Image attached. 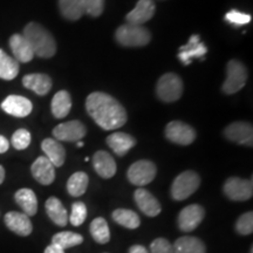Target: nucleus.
<instances>
[{
	"instance_id": "f257e3e1",
	"label": "nucleus",
	"mask_w": 253,
	"mask_h": 253,
	"mask_svg": "<svg viewBox=\"0 0 253 253\" xmlns=\"http://www.w3.org/2000/svg\"><path fill=\"white\" fill-rule=\"evenodd\" d=\"M86 109L90 118L103 130H115L126 122V112L122 104L102 91L88 95Z\"/></svg>"
},
{
	"instance_id": "f03ea898",
	"label": "nucleus",
	"mask_w": 253,
	"mask_h": 253,
	"mask_svg": "<svg viewBox=\"0 0 253 253\" xmlns=\"http://www.w3.org/2000/svg\"><path fill=\"white\" fill-rule=\"evenodd\" d=\"M23 36L31 45L34 55L43 59H49L55 55V39L42 25L38 23L27 24L26 27L24 28Z\"/></svg>"
},
{
	"instance_id": "7ed1b4c3",
	"label": "nucleus",
	"mask_w": 253,
	"mask_h": 253,
	"mask_svg": "<svg viewBox=\"0 0 253 253\" xmlns=\"http://www.w3.org/2000/svg\"><path fill=\"white\" fill-rule=\"evenodd\" d=\"M115 39L125 47H143L150 42L151 34L143 26L126 23L116 30Z\"/></svg>"
},
{
	"instance_id": "20e7f679",
	"label": "nucleus",
	"mask_w": 253,
	"mask_h": 253,
	"mask_svg": "<svg viewBox=\"0 0 253 253\" xmlns=\"http://www.w3.org/2000/svg\"><path fill=\"white\" fill-rule=\"evenodd\" d=\"M248 69L238 60H230L226 65V79L221 90L227 95L236 94L245 86L248 81Z\"/></svg>"
},
{
	"instance_id": "39448f33",
	"label": "nucleus",
	"mask_w": 253,
	"mask_h": 253,
	"mask_svg": "<svg viewBox=\"0 0 253 253\" xmlns=\"http://www.w3.org/2000/svg\"><path fill=\"white\" fill-rule=\"evenodd\" d=\"M156 94L163 102L171 103L181 99L183 94V81L177 74L167 73L157 82Z\"/></svg>"
},
{
	"instance_id": "423d86ee",
	"label": "nucleus",
	"mask_w": 253,
	"mask_h": 253,
	"mask_svg": "<svg viewBox=\"0 0 253 253\" xmlns=\"http://www.w3.org/2000/svg\"><path fill=\"white\" fill-rule=\"evenodd\" d=\"M201 177L195 171H184L176 177L171 185V197L175 201H184L197 191Z\"/></svg>"
},
{
	"instance_id": "0eeeda50",
	"label": "nucleus",
	"mask_w": 253,
	"mask_h": 253,
	"mask_svg": "<svg viewBox=\"0 0 253 253\" xmlns=\"http://www.w3.org/2000/svg\"><path fill=\"white\" fill-rule=\"evenodd\" d=\"M156 172V166L151 161L141 160L135 162L134 164H131L126 176H128L129 182L131 184L137 186H144L154 181Z\"/></svg>"
},
{
	"instance_id": "6e6552de",
	"label": "nucleus",
	"mask_w": 253,
	"mask_h": 253,
	"mask_svg": "<svg viewBox=\"0 0 253 253\" xmlns=\"http://www.w3.org/2000/svg\"><path fill=\"white\" fill-rule=\"evenodd\" d=\"M224 192L231 201H249L253 195L252 179L248 181V179L239 178V177H230L224 184Z\"/></svg>"
},
{
	"instance_id": "1a4fd4ad",
	"label": "nucleus",
	"mask_w": 253,
	"mask_h": 253,
	"mask_svg": "<svg viewBox=\"0 0 253 253\" xmlns=\"http://www.w3.org/2000/svg\"><path fill=\"white\" fill-rule=\"evenodd\" d=\"M167 138L172 143L189 145L196 140V131L191 126L181 121H172L166 128Z\"/></svg>"
},
{
	"instance_id": "9d476101",
	"label": "nucleus",
	"mask_w": 253,
	"mask_h": 253,
	"mask_svg": "<svg viewBox=\"0 0 253 253\" xmlns=\"http://www.w3.org/2000/svg\"><path fill=\"white\" fill-rule=\"evenodd\" d=\"M87 129L80 121H69L61 123L53 129V136L56 141L65 142H79L86 135Z\"/></svg>"
},
{
	"instance_id": "9b49d317",
	"label": "nucleus",
	"mask_w": 253,
	"mask_h": 253,
	"mask_svg": "<svg viewBox=\"0 0 253 253\" xmlns=\"http://www.w3.org/2000/svg\"><path fill=\"white\" fill-rule=\"evenodd\" d=\"M205 211L198 204H191L185 207L178 214V226L183 232H191L197 229L204 219Z\"/></svg>"
},
{
	"instance_id": "f8f14e48",
	"label": "nucleus",
	"mask_w": 253,
	"mask_h": 253,
	"mask_svg": "<svg viewBox=\"0 0 253 253\" xmlns=\"http://www.w3.org/2000/svg\"><path fill=\"white\" fill-rule=\"evenodd\" d=\"M208 53L207 46L201 41V38L197 34L190 37V39L185 45L179 47L178 59L183 65L188 66L194 59L204 58Z\"/></svg>"
},
{
	"instance_id": "ddd939ff",
	"label": "nucleus",
	"mask_w": 253,
	"mask_h": 253,
	"mask_svg": "<svg viewBox=\"0 0 253 253\" xmlns=\"http://www.w3.org/2000/svg\"><path fill=\"white\" fill-rule=\"evenodd\" d=\"M224 135L229 141L238 144H244L252 147L253 144V128L251 123L233 122L224 130Z\"/></svg>"
},
{
	"instance_id": "4468645a",
	"label": "nucleus",
	"mask_w": 253,
	"mask_h": 253,
	"mask_svg": "<svg viewBox=\"0 0 253 253\" xmlns=\"http://www.w3.org/2000/svg\"><path fill=\"white\" fill-rule=\"evenodd\" d=\"M1 109L14 118H26L32 113L33 104L30 100L20 95H9L2 101Z\"/></svg>"
},
{
	"instance_id": "2eb2a0df",
	"label": "nucleus",
	"mask_w": 253,
	"mask_h": 253,
	"mask_svg": "<svg viewBox=\"0 0 253 253\" xmlns=\"http://www.w3.org/2000/svg\"><path fill=\"white\" fill-rule=\"evenodd\" d=\"M155 12L156 5L154 0H138L135 8L126 15V23L142 26L154 17Z\"/></svg>"
},
{
	"instance_id": "dca6fc26",
	"label": "nucleus",
	"mask_w": 253,
	"mask_h": 253,
	"mask_svg": "<svg viewBox=\"0 0 253 253\" xmlns=\"http://www.w3.org/2000/svg\"><path fill=\"white\" fill-rule=\"evenodd\" d=\"M32 175L40 184L49 185L55 179V167L46 156L38 157L31 167Z\"/></svg>"
},
{
	"instance_id": "f3484780",
	"label": "nucleus",
	"mask_w": 253,
	"mask_h": 253,
	"mask_svg": "<svg viewBox=\"0 0 253 253\" xmlns=\"http://www.w3.org/2000/svg\"><path fill=\"white\" fill-rule=\"evenodd\" d=\"M134 199L138 209L148 217H156L161 213L160 202L150 194L148 190L143 188L137 189L134 194Z\"/></svg>"
},
{
	"instance_id": "a211bd4d",
	"label": "nucleus",
	"mask_w": 253,
	"mask_h": 253,
	"mask_svg": "<svg viewBox=\"0 0 253 253\" xmlns=\"http://www.w3.org/2000/svg\"><path fill=\"white\" fill-rule=\"evenodd\" d=\"M5 224L9 230L23 237L30 236L33 230L30 217L24 212H17V211H11L5 214Z\"/></svg>"
},
{
	"instance_id": "6ab92c4d",
	"label": "nucleus",
	"mask_w": 253,
	"mask_h": 253,
	"mask_svg": "<svg viewBox=\"0 0 253 253\" xmlns=\"http://www.w3.org/2000/svg\"><path fill=\"white\" fill-rule=\"evenodd\" d=\"M93 166L95 171L102 178H112L116 173V163L113 156L107 151L99 150L93 156Z\"/></svg>"
},
{
	"instance_id": "aec40b11",
	"label": "nucleus",
	"mask_w": 253,
	"mask_h": 253,
	"mask_svg": "<svg viewBox=\"0 0 253 253\" xmlns=\"http://www.w3.org/2000/svg\"><path fill=\"white\" fill-rule=\"evenodd\" d=\"M9 47L18 62L27 63L34 58L33 49L23 34H13L9 38Z\"/></svg>"
},
{
	"instance_id": "412c9836",
	"label": "nucleus",
	"mask_w": 253,
	"mask_h": 253,
	"mask_svg": "<svg viewBox=\"0 0 253 253\" xmlns=\"http://www.w3.org/2000/svg\"><path fill=\"white\" fill-rule=\"evenodd\" d=\"M107 144L118 156H125L131 148L135 147L136 140L126 132H114L107 137Z\"/></svg>"
},
{
	"instance_id": "4be33fe9",
	"label": "nucleus",
	"mask_w": 253,
	"mask_h": 253,
	"mask_svg": "<svg viewBox=\"0 0 253 253\" xmlns=\"http://www.w3.org/2000/svg\"><path fill=\"white\" fill-rule=\"evenodd\" d=\"M23 84L27 89L33 90L36 94L43 96V95L48 94L52 88V79L47 74H41V73L28 74L24 77Z\"/></svg>"
},
{
	"instance_id": "5701e85b",
	"label": "nucleus",
	"mask_w": 253,
	"mask_h": 253,
	"mask_svg": "<svg viewBox=\"0 0 253 253\" xmlns=\"http://www.w3.org/2000/svg\"><path fill=\"white\" fill-rule=\"evenodd\" d=\"M41 149L55 168L63 166L66 160V150L59 141L54 138H46L41 143Z\"/></svg>"
},
{
	"instance_id": "b1692460",
	"label": "nucleus",
	"mask_w": 253,
	"mask_h": 253,
	"mask_svg": "<svg viewBox=\"0 0 253 253\" xmlns=\"http://www.w3.org/2000/svg\"><path fill=\"white\" fill-rule=\"evenodd\" d=\"M46 212L48 214L49 219L58 226H66L68 223V212L66 210L61 201L56 197H50L47 199Z\"/></svg>"
},
{
	"instance_id": "393cba45",
	"label": "nucleus",
	"mask_w": 253,
	"mask_h": 253,
	"mask_svg": "<svg viewBox=\"0 0 253 253\" xmlns=\"http://www.w3.org/2000/svg\"><path fill=\"white\" fill-rule=\"evenodd\" d=\"M14 199L17 204L21 208L25 214L28 217L34 216L38 211V199L33 190L20 189L15 192Z\"/></svg>"
},
{
	"instance_id": "a878e982",
	"label": "nucleus",
	"mask_w": 253,
	"mask_h": 253,
	"mask_svg": "<svg viewBox=\"0 0 253 253\" xmlns=\"http://www.w3.org/2000/svg\"><path fill=\"white\" fill-rule=\"evenodd\" d=\"M50 109L55 119H63L68 115L72 109V99L67 90H60L54 95Z\"/></svg>"
},
{
	"instance_id": "bb28decb",
	"label": "nucleus",
	"mask_w": 253,
	"mask_h": 253,
	"mask_svg": "<svg viewBox=\"0 0 253 253\" xmlns=\"http://www.w3.org/2000/svg\"><path fill=\"white\" fill-rule=\"evenodd\" d=\"M173 253H205L204 243L201 239L191 236L181 237L172 246Z\"/></svg>"
},
{
	"instance_id": "cd10ccee",
	"label": "nucleus",
	"mask_w": 253,
	"mask_h": 253,
	"mask_svg": "<svg viewBox=\"0 0 253 253\" xmlns=\"http://www.w3.org/2000/svg\"><path fill=\"white\" fill-rule=\"evenodd\" d=\"M59 9L67 20H79L84 14L82 0H59Z\"/></svg>"
},
{
	"instance_id": "c85d7f7f",
	"label": "nucleus",
	"mask_w": 253,
	"mask_h": 253,
	"mask_svg": "<svg viewBox=\"0 0 253 253\" xmlns=\"http://www.w3.org/2000/svg\"><path fill=\"white\" fill-rule=\"evenodd\" d=\"M19 74V62L0 49V79L11 81Z\"/></svg>"
},
{
	"instance_id": "c756f323",
	"label": "nucleus",
	"mask_w": 253,
	"mask_h": 253,
	"mask_svg": "<svg viewBox=\"0 0 253 253\" xmlns=\"http://www.w3.org/2000/svg\"><path fill=\"white\" fill-rule=\"evenodd\" d=\"M112 216L114 221H116L123 227H126V229H137L141 224L138 214L134 211L128 210V209H118V210L114 211Z\"/></svg>"
},
{
	"instance_id": "7c9ffc66",
	"label": "nucleus",
	"mask_w": 253,
	"mask_h": 253,
	"mask_svg": "<svg viewBox=\"0 0 253 253\" xmlns=\"http://www.w3.org/2000/svg\"><path fill=\"white\" fill-rule=\"evenodd\" d=\"M88 176L86 172H75L69 177L67 182V191L73 197H80L86 192L88 186Z\"/></svg>"
},
{
	"instance_id": "2f4dec72",
	"label": "nucleus",
	"mask_w": 253,
	"mask_h": 253,
	"mask_svg": "<svg viewBox=\"0 0 253 253\" xmlns=\"http://www.w3.org/2000/svg\"><path fill=\"white\" fill-rule=\"evenodd\" d=\"M90 233L93 239L99 244H106L110 240V230L107 220L102 217L95 218L90 224Z\"/></svg>"
},
{
	"instance_id": "473e14b6",
	"label": "nucleus",
	"mask_w": 253,
	"mask_h": 253,
	"mask_svg": "<svg viewBox=\"0 0 253 253\" xmlns=\"http://www.w3.org/2000/svg\"><path fill=\"white\" fill-rule=\"evenodd\" d=\"M84 242V237L79 233L71 232V231H65V232H59L53 236L52 244H55L61 248L62 250L73 248V246H78L82 244Z\"/></svg>"
},
{
	"instance_id": "72a5a7b5",
	"label": "nucleus",
	"mask_w": 253,
	"mask_h": 253,
	"mask_svg": "<svg viewBox=\"0 0 253 253\" xmlns=\"http://www.w3.org/2000/svg\"><path fill=\"white\" fill-rule=\"evenodd\" d=\"M87 218V207L82 202H75L72 205L71 217H68V221H71L73 226H80L84 223Z\"/></svg>"
},
{
	"instance_id": "f704fd0d",
	"label": "nucleus",
	"mask_w": 253,
	"mask_h": 253,
	"mask_svg": "<svg viewBox=\"0 0 253 253\" xmlns=\"http://www.w3.org/2000/svg\"><path fill=\"white\" fill-rule=\"evenodd\" d=\"M236 230L239 235H243V236L251 235L253 232V213L251 211L239 217V219L237 220V224H236Z\"/></svg>"
},
{
	"instance_id": "c9c22d12",
	"label": "nucleus",
	"mask_w": 253,
	"mask_h": 253,
	"mask_svg": "<svg viewBox=\"0 0 253 253\" xmlns=\"http://www.w3.org/2000/svg\"><path fill=\"white\" fill-rule=\"evenodd\" d=\"M31 144V132L26 129H18L12 136V145L17 150L26 149Z\"/></svg>"
},
{
	"instance_id": "e433bc0d",
	"label": "nucleus",
	"mask_w": 253,
	"mask_h": 253,
	"mask_svg": "<svg viewBox=\"0 0 253 253\" xmlns=\"http://www.w3.org/2000/svg\"><path fill=\"white\" fill-rule=\"evenodd\" d=\"M251 14L243 13V12L232 9V11L227 12L225 15V20L233 26H242V25H248L251 21Z\"/></svg>"
},
{
	"instance_id": "4c0bfd02",
	"label": "nucleus",
	"mask_w": 253,
	"mask_h": 253,
	"mask_svg": "<svg viewBox=\"0 0 253 253\" xmlns=\"http://www.w3.org/2000/svg\"><path fill=\"white\" fill-rule=\"evenodd\" d=\"M82 1H84V13L89 14L90 17L96 18L103 13L106 0H82Z\"/></svg>"
},
{
	"instance_id": "58836bf2",
	"label": "nucleus",
	"mask_w": 253,
	"mask_h": 253,
	"mask_svg": "<svg viewBox=\"0 0 253 253\" xmlns=\"http://www.w3.org/2000/svg\"><path fill=\"white\" fill-rule=\"evenodd\" d=\"M151 253H173L172 245L164 238L155 239L150 245Z\"/></svg>"
},
{
	"instance_id": "ea45409f",
	"label": "nucleus",
	"mask_w": 253,
	"mask_h": 253,
	"mask_svg": "<svg viewBox=\"0 0 253 253\" xmlns=\"http://www.w3.org/2000/svg\"><path fill=\"white\" fill-rule=\"evenodd\" d=\"M9 148V142L5 136L0 135V154H4L8 150Z\"/></svg>"
},
{
	"instance_id": "a19ab883",
	"label": "nucleus",
	"mask_w": 253,
	"mask_h": 253,
	"mask_svg": "<svg viewBox=\"0 0 253 253\" xmlns=\"http://www.w3.org/2000/svg\"><path fill=\"white\" fill-rule=\"evenodd\" d=\"M43 253H65V250H62L60 246L55 244H50L49 246H47Z\"/></svg>"
},
{
	"instance_id": "79ce46f5",
	"label": "nucleus",
	"mask_w": 253,
	"mask_h": 253,
	"mask_svg": "<svg viewBox=\"0 0 253 253\" xmlns=\"http://www.w3.org/2000/svg\"><path fill=\"white\" fill-rule=\"evenodd\" d=\"M129 253H149L147 251V249L142 245H132L130 250H129Z\"/></svg>"
},
{
	"instance_id": "37998d69",
	"label": "nucleus",
	"mask_w": 253,
	"mask_h": 253,
	"mask_svg": "<svg viewBox=\"0 0 253 253\" xmlns=\"http://www.w3.org/2000/svg\"><path fill=\"white\" fill-rule=\"evenodd\" d=\"M5 181V169L0 166V184H2V182Z\"/></svg>"
},
{
	"instance_id": "c03bdc74",
	"label": "nucleus",
	"mask_w": 253,
	"mask_h": 253,
	"mask_svg": "<svg viewBox=\"0 0 253 253\" xmlns=\"http://www.w3.org/2000/svg\"><path fill=\"white\" fill-rule=\"evenodd\" d=\"M78 147H79V148L84 147V142H80V141H79V142H78Z\"/></svg>"
}]
</instances>
